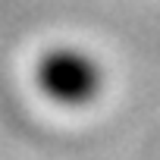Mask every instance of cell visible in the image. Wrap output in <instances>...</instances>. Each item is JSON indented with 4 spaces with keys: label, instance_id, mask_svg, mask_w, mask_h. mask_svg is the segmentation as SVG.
Returning a JSON list of instances; mask_svg holds the SVG:
<instances>
[{
    "label": "cell",
    "instance_id": "1",
    "mask_svg": "<svg viewBox=\"0 0 160 160\" xmlns=\"http://www.w3.org/2000/svg\"><path fill=\"white\" fill-rule=\"evenodd\" d=\"M38 88L60 107H85L104 91V66L91 50L60 44L50 47L35 69Z\"/></svg>",
    "mask_w": 160,
    "mask_h": 160
}]
</instances>
